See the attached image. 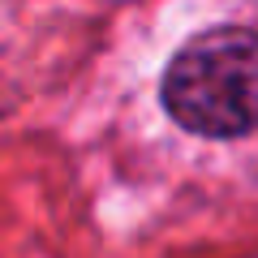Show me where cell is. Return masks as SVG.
<instances>
[{"instance_id": "6da1fadb", "label": "cell", "mask_w": 258, "mask_h": 258, "mask_svg": "<svg viewBox=\"0 0 258 258\" xmlns=\"http://www.w3.org/2000/svg\"><path fill=\"white\" fill-rule=\"evenodd\" d=\"M168 116L203 138H245L258 129V35L215 26L168 60L159 86Z\"/></svg>"}]
</instances>
